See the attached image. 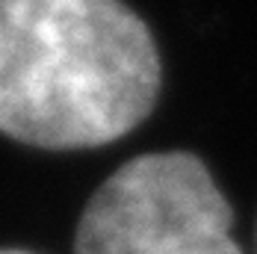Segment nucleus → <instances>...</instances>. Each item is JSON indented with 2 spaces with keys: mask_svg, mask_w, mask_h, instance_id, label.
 <instances>
[{
  "mask_svg": "<svg viewBox=\"0 0 257 254\" xmlns=\"http://www.w3.org/2000/svg\"><path fill=\"white\" fill-rule=\"evenodd\" d=\"M160 53L121 0H0V133L48 151L98 148L154 109Z\"/></svg>",
  "mask_w": 257,
  "mask_h": 254,
  "instance_id": "1",
  "label": "nucleus"
},
{
  "mask_svg": "<svg viewBox=\"0 0 257 254\" xmlns=\"http://www.w3.org/2000/svg\"><path fill=\"white\" fill-rule=\"evenodd\" d=\"M231 228V204L195 154H142L95 189L74 254H242Z\"/></svg>",
  "mask_w": 257,
  "mask_h": 254,
  "instance_id": "2",
  "label": "nucleus"
},
{
  "mask_svg": "<svg viewBox=\"0 0 257 254\" xmlns=\"http://www.w3.org/2000/svg\"><path fill=\"white\" fill-rule=\"evenodd\" d=\"M0 254H33V251H24V248H0Z\"/></svg>",
  "mask_w": 257,
  "mask_h": 254,
  "instance_id": "3",
  "label": "nucleus"
}]
</instances>
